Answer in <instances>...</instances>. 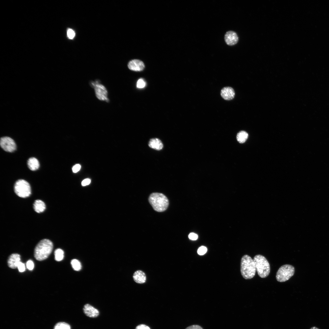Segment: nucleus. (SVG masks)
<instances>
[{
	"label": "nucleus",
	"instance_id": "22",
	"mask_svg": "<svg viewBox=\"0 0 329 329\" xmlns=\"http://www.w3.org/2000/svg\"><path fill=\"white\" fill-rule=\"evenodd\" d=\"M146 85V83L144 80L143 79L140 78L137 82L136 87L139 88H143L145 87Z\"/></svg>",
	"mask_w": 329,
	"mask_h": 329
},
{
	"label": "nucleus",
	"instance_id": "15",
	"mask_svg": "<svg viewBox=\"0 0 329 329\" xmlns=\"http://www.w3.org/2000/svg\"><path fill=\"white\" fill-rule=\"evenodd\" d=\"M148 145L150 148L157 150H160L163 147L161 141L156 138L151 139L149 142Z\"/></svg>",
	"mask_w": 329,
	"mask_h": 329
},
{
	"label": "nucleus",
	"instance_id": "14",
	"mask_svg": "<svg viewBox=\"0 0 329 329\" xmlns=\"http://www.w3.org/2000/svg\"><path fill=\"white\" fill-rule=\"evenodd\" d=\"M133 278L136 282L139 284L145 282L146 279L145 273L140 270H138L135 272L133 275Z\"/></svg>",
	"mask_w": 329,
	"mask_h": 329
},
{
	"label": "nucleus",
	"instance_id": "21",
	"mask_svg": "<svg viewBox=\"0 0 329 329\" xmlns=\"http://www.w3.org/2000/svg\"><path fill=\"white\" fill-rule=\"evenodd\" d=\"M71 264L73 269L76 271L80 270L81 267L80 262L76 259H73L71 260Z\"/></svg>",
	"mask_w": 329,
	"mask_h": 329
},
{
	"label": "nucleus",
	"instance_id": "24",
	"mask_svg": "<svg viewBox=\"0 0 329 329\" xmlns=\"http://www.w3.org/2000/svg\"><path fill=\"white\" fill-rule=\"evenodd\" d=\"M75 33L72 29H69L67 31V35L70 39H73L75 36Z\"/></svg>",
	"mask_w": 329,
	"mask_h": 329
},
{
	"label": "nucleus",
	"instance_id": "2",
	"mask_svg": "<svg viewBox=\"0 0 329 329\" xmlns=\"http://www.w3.org/2000/svg\"><path fill=\"white\" fill-rule=\"evenodd\" d=\"M256 271L253 260L248 255L243 256L240 263V271L243 277L246 279H251L255 276Z\"/></svg>",
	"mask_w": 329,
	"mask_h": 329
},
{
	"label": "nucleus",
	"instance_id": "9",
	"mask_svg": "<svg viewBox=\"0 0 329 329\" xmlns=\"http://www.w3.org/2000/svg\"><path fill=\"white\" fill-rule=\"evenodd\" d=\"M128 66L129 69L131 70L140 71L143 70L145 68V65L141 60L138 59H134L129 62Z\"/></svg>",
	"mask_w": 329,
	"mask_h": 329
},
{
	"label": "nucleus",
	"instance_id": "20",
	"mask_svg": "<svg viewBox=\"0 0 329 329\" xmlns=\"http://www.w3.org/2000/svg\"><path fill=\"white\" fill-rule=\"evenodd\" d=\"M54 329H71L70 326L64 322H59L55 326Z\"/></svg>",
	"mask_w": 329,
	"mask_h": 329
},
{
	"label": "nucleus",
	"instance_id": "27",
	"mask_svg": "<svg viewBox=\"0 0 329 329\" xmlns=\"http://www.w3.org/2000/svg\"><path fill=\"white\" fill-rule=\"evenodd\" d=\"M81 168V165L79 164H77L74 165L72 168V170L73 172L76 173L78 172Z\"/></svg>",
	"mask_w": 329,
	"mask_h": 329
},
{
	"label": "nucleus",
	"instance_id": "6",
	"mask_svg": "<svg viewBox=\"0 0 329 329\" xmlns=\"http://www.w3.org/2000/svg\"><path fill=\"white\" fill-rule=\"evenodd\" d=\"M90 85L94 88L96 96L98 99L107 102L109 101L107 90L105 87L100 83V80H97L90 81Z\"/></svg>",
	"mask_w": 329,
	"mask_h": 329
},
{
	"label": "nucleus",
	"instance_id": "29",
	"mask_svg": "<svg viewBox=\"0 0 329 329\" xmlns=\"http://www.w3.org/2000/svg\"><path fill=\"white\" fill-rule=\"evenodd\" d=\"M189 238L191 240H196L198 238V235L194 233H191L189 234Z\"/></svg>",
	"mask_w": 329,
	"mask_h": 329
},
{
	"label": "nucleus",
	"instance_id": "30",
	"mask_svg": "<svg viewBox=\"0 0 329 329\" xmlns=\"http://www.w3.org/2000/svg\"><path fill=\"white\" fill-rule=\"evenodd\" d=\"M135 329H150L148 326L143 324H141L137 326Z\"/></svg>",
	"mask_w": 329,
	"mask_h": 329
},
{
	"label": "nucleus",
	"instance_id": "28",
	"mask_svg": "<svg viewBox=\"0 0 329 329\" xmlns=\"http://www.w3.org/2000/svg\"><path fill=\"white\" fill-rule=\"evenodd\" d=\"M185 329H203V328L199 325H193L187 327Z\"/></svg>",
	"mask_w": 329,
	"mask_h": 329
},
{
	"label": "nucleus",
	"instance_id": "17",
	"mask_svg": "<svg viewBox=\"0 0 329 329\" xmlns=\"http://www.w3.org/2000/svg\"><path fill=\"white\" fill-rule=\"evenodd\" d=\"M27 164L29 168L32 171H35L38 169L40 166L37 159L34 157L29 159Z\"/></svg>",
	"mask_w": 329,
	"mask_h": 329
},
{
	"label": "nucleus",
	"instance_id": "3",
	"mask_svg": "<svg viewBox=\"0 0 329 329\" xmlns=\"http://www.w3.org/2000/svg\"><path fill=\"white\" fill-rule=\"evenodd\" d=\"M149 201L154 209L159 212L165 211L169 204L167 197L163 194L157 193L151 194L149 198Z\"/></svg>",
	"mask_w": 329,
	"mask_h": 329
},
{
	"label": "nucleus",
	"instance_id": "32",
	"mask_svg": "<svg viewBox=\"0 0 329 329\" xmlns=\"http://www.w3.org/2000/svg\"><path fill=\"white\" fill-rule=\"evenodd\" d=\"M310 329H319L318 327L314 326L311 327Z\"/></svg>",
	"mask_w": 329,
	"mask_h": 329
},
{
	"label": "nucleus",
	"instance_id": "12",
	"mask_svg": "<svg viewBox=\"0 0 329 329\" xmlns=\"http://www.w3.org/2000/svg\"><path fill=\"white\" fill-rule=\"evenodd\" d=\"M221 95L224 99L227 100H230L234 98L235 93L232 88L230 87H226L223 88L221 90Z\"/></svg>",
	"mask_w": 329,
	"mask_h": 329
},
{
	"label": "nucleus",
	"instance_id": "25",
	"mask_svg": "<svg viewBox=\"0 0 329 329\" xmlns=\"http://www.w3.org/2000/svg\"><path fill=\"white\" fill-rule=\"evenodd\" d=\"M17 267L19 271L20 272H23L25 270V268L24 264L20 261L18 264Z\"/></svg>",
	"mask_w": 329,
	"mask_h": 329
},
{
	"label": "nucleus",
	"instance_id": "18",
	"mask_svg": "<svg viewBox=\"0 0 329 329\" xmlns=\"http://www.w3.org/2000/svg\"><path fill=\"white\" fill-rule=\"evenodd\" d=\"M248 136V135L247 132L244 131H242L237 134L236 137L239 143H243L246 141Z\"/></svg>",
	"mask_w": 329,
	"mask_h": 329
},
{
	"label": "nucleus",
	"instance_id": "10",
	"mask_svg": "<svg viewBox=\"0 0 329 329\" xmlns=\"http://www.w3.org/2000/svg\"><path fill=\"white\" fill-rule=\"evenodd\" d=\"M224 38L226 44L229 46L235 45L238 41V37L236 33L232 31L226 32Z\"/></svg>",
	"mask_w": 329,
	"mask_h": 329
},
{
	"label": "nucleus",
	"instance_id": "26",
	"mask_svg": "<svg viewBox=\"0 0 329 329\" xmlns=\"http://www.w3.org/2000/svg\"><path fill=\"white\" fill-rule=\"evenodd\" d=\"M26 266L27 269L30 270H32L34 268V263L32 260H30L27 261Z\"/></svg>",
	"mask_w": 329,
	"mask_h": 329
},
{
	"label": "nucleus",
	"instance_id": "11",
	"mask_svg": "<svg viewBox=\"0 0 329 329\" xmlns=\"http://www.w3.org/2000/svg\"><path fill=\"white\" fill-rule=\"evenodd\" d=\"M83 310L84 313L87 316L91 318L96 317L99 314L98 310L88 304L84 305Z\"/></svg>",
	"mask_w": 329,
	"mask_h": 329
},
{
	"label": "nucleus",
	"instance_id": "13",
	"mask_svg": "<svg viewBox=\"0 0 329 329\" xmlns=\"http://www.w3.org/2000/svg\"><path fill=\"white\" fill-rule=\"evenodd\" d=\"M20 256L17 253L12 254L9 257L8 260L9 267L12 269L17 267L19 262H20Z\"/></svg>",
	"mask_w": 329,
	"mask_h": 329
},
{
	"label": "nucleus",
	"instance_id": "1",
	"mask_svg": "<svg viewBox=\"0 0 329 329\" xmlns=\"http://www.w3.org/2000/svg\"><path fill=\"white\" fill-rule=\"evenodd\" d=\"M53 244L50 240L44 239L40 241L36 246L34 251V256L38 261L47 259L51 253Z\"/></svg>",
	"mask_w": 329,
	"mask_h": 329
},
{
	"label": "nucleus",
	"instance_id": "4",
	"mask_svg": "<svg viewBox=\"0 0 329 329\" xmlns=\"http://www.w3.org/2000/svg\"><path fill=\"white\" fill-rule=\"evenodd\" d=\"M253 260L258 275L262 278L267 277L270 273V267L266 258L262 255L258 254L254 256Z\"/></svg>",
	"mask_w": 329,
	"mask_h": 329
},
{
	"label": "nucleus",
	"instance_id": "31",
	"mask_svg": "<svg viewBox=\"0 0 329 329\" xmlns=\"http://www.w3.org/2000/svg\"><path fill=\"white\" fill-rule=\"evenodd\" d=\"M91 182V180L89 179H86L83 180L82 182V185L83 186H86L89 185Z\"/></svg>",
	"mask_w": 329,
	"mask_h": 329
},
{
	"label": "nucleus",
	"instance_id": "23",
	"mask_svg": "<svg viewBox=\"0 0 329 329\" xmlns=\"http://www.w3.org/2000/svg\"><path fill=\"white\" fill-rule=\"evenodd\" d=\"M207 250V249L206 247L202 246L198 248L197 250V252L199 255H202L206 253Z\"/></svg>",
	"mask_w": 329,
	"mask_h": 329
},
{
	"label": "nucleus",
	"instance_id": "19",
	"mask_svg": "<svg viewBox=\"0 0 329 329\" xmlns=\"http://www.w3.org/2000/svg\"><path fill=\"white\" fill-rule=\"evenodd\" d=\"M55 259L57 261L62 260L64 257V252L60 249H57L55 251Z\"/></svg>",
	"mask_w": 329,
	"mask_h": 329
},
{
	"label": "nucleus",
	"instance_id": "7",
	"mask_svg": "<svg viewBox=\"0 0 329 329\" xmlns=\"http://www.w3.org/2000/svg\"><path fill=\"white\" fill-rule=\"evenodd\" d=\"M14 191L19 196L26 198L29 196L31 193V187L29 184L23 179L18 180L14 185Z\"/></svg>",
	"mask_w": 329,
	"mask_h": 329
},
{
	"label": "nucleus",
	"instance_id": "5",
	"mask_svg": "<svg viewBox=\"0 0 329 329\" xmlns=\"http://www.w3.org/2000/svg\"><path fill=\"white\" fill-rule=\"evenodd\" d=\"M295 273V268L292 265L285 264L281 266L276 274L277 280L280 282L287 281Z\"/></svg>",
	"mask_w": 329,
	"mask_h": 329
},
{
	"label": "nucleus",
	"instance_id": "16",
	"mask_svg": "<svg viewBox=\"0 0 329 329\" xmlns=\"http://www.w3.org/2000/svg\"><path fill=\"white\" fill-rule=\"evenodd\" d=\"M33 206L34 210L38 213L43 212L46 208V206L44 202L40 200H35Z\"/></svg>",
	"mask_w": 329,
	"mask_h": 329
},
{
	"label": "nucleus",
	"instance_id": "8",
	"mask_svg": "<svg viewBox=\"0 0 329 329\" xmlns=\"http://www.w3.org/2000/svg\"><path fill=\"white\" fill-rule=\"evenodd\" d=\"M1 147L5 151L12 152L15 151L16 146L14 141L11 138L5 136L1 138L0 142Z\"/></svg>",
	"mask_w": 329,
	"mask_h": 329
}]
</instances>
